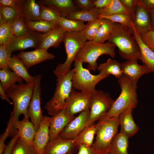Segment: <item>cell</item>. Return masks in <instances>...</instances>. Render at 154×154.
Listing matches in <instances>:
<instances>
[{"instance_id":"6da1fadb","label":"cell","mask_w":154,"mask_h":154,"mask_svg":"<svg viewBox=\"0 0 154 154\" xmlns=\"http://www.w3.org/2000/svg\"><path fill=\"white\" fill-rule=\"evenodd\" d=\"M108 42L114 44L123 58L140 59V52L138 44L131 32L122 25L115 23Z\"/></svg>"},{"instance_id":"7a4b0ae2","label":"cell","mask_w":154,"mask_h":154,"mask_svg":"<svg viewBox=\"0 0 154 154\" xmlns=\"http://www.w3.org/2000/svg\"><path fill=\"white\" fill-rule=\"evenodd\" d=\"M138 82L123 74L118 79L121 89L120 94L104 116H118L126 109L130 108L134 109L137 106L138 103L137 93Z\"/></svg>"},{"instance_id":"3957f363","label":"cell","mask_w":154,"mask_h":154,"mask_svg":"<svg viewBox=\"0 0 154 154\" xmlns=\"http://www.w3.org/2000/svg\"><path fill=\"white\" fill-rule=\"evenodd\" d=\"M96 124V136L92 147L98 154H107L117 133L119 116H104Z\"/></svg>"},{"instance_id":"277c9868","label":"cell","mask_w":154,"mask_h":154,"mask_svg":"<svg viewBox=\"0 0 154 154\" xmlns=\"http://www.w3.org/2000/svg\"><path fill=\"white\" fill-rule=\"evenodd\" d=\"M74 73L73 69L65 75L57 78L53 95L44 107L50 115L54 116L65 108L67 100L73 88L72 80Z\"/></svg>"},{"instance_id":"5b68a950","label":"cell","mask_w":154,"mask_h":154,"mask_svg":"<svg viewBox=\"0 0 154 154\" xmlns=\"http://www.w3.org/2000/svg\"><path fill=\"white\" fill-rule=\"evenodd\" d=\"M87 41L83 31L66 32L63 42L66 58L64 62L58 64L53 71L57 78L65 75L70 70L71 64L79 51Z\"/></svg>"},{"instance_id":"8992f818","label":"cell","mask_w":154,"mask_h":154,"mask_svg":"<svg viewBox=\"0 0 154 154\" xmlns=\"http://www.w3.org/2000/svg\"><path fill=\"white\" fill-rule=\"evenodd\" d=\"M34 85V82L30 83L23 82L13 86L5 91L8 97L13 101V109L12 112L15 123L21 114L29 117L27 108L32 96Z\"/></svg>"},{"instance_id":"52a82bcc","label":"cell","mask_w":154,"mask_h":154,"mask_svg":"<svg viewBox=\"0 0 154 154\" xmlns=\"http://www.w3.org/2000/svg\"><path fill=\"white\" fill-rule=\"evenodd\" d=\"M116 47L114 44L108 42L93 44L87 41L79 51L76 58L80 59L83 63H88L87 69L89 70L95 71L98 67L97 60L98 58L105 54L114 58Z\"/></svg>"},{"instance_id":"ba28073f","label":"cell","mask_w":154,"mask_h":154,"mask_svg":"<svg viewBox=\"0 0 154 154\" xmlns=\"http://www.w3.org/2000/svg\"><path fill=\"white\" fill-rule=\"evenodd\" d=\"M74 73L72 82V87L81 91L92 93L96 85L100 81L108 76L101 73L96 75L91 74L89 70L84 68L83 62L76 58L74 61Z\"/></svg>"},{"instance_id":"9c48e42d","label":"cell","mask_w":154,"mask_h":154,"mask_svg":"<svg viewBox=\"0 0 154 154\" xmlns=\"http://www.w3.org/2000/svg\"><path fill=\"white\" fill-rule=\"evenodd\" d=\"M114 101L108 93L95 90L92 92L89 117L86 127L103 117L110 110Z\"/></svg>"},{"instance_id":"30bf717a","label":"cell","mask_w":154,"mask_h":154,"mask_svg":"<svg viewBox=\"0 0 154 154\" xmlns=\"http://www.w3.org/2000/svg\"><path fill=\"white\" fill-rule=\"evenodd\" d=\"M34 76V85L31 99L27 108V113L31 121L37 131L44 116L41 106V89L40 74Z\"/></svg>"},{"instance_id":"8fae6325","label":"cell","mask_w":154,"mask_h":154,"mask_svg":"<svg viewBox=\"0 0 154 154\" xmlns=\"http://www.w3.org/2000/svg\"><path fill=\"white\" fill-rule=\"evenodd\" d=\"M43 34L29 29L28 33L24 36L19 37L15 36L6 46L11 53L18 50L22 51L28 48L37 49L39 48Z\"/></svg>"},{"instance_id":"7c38bea8","label":"cell","mask_w":154,"mask_h":154,"mask_svg":"<svg viewBox=\"0 0 154 154\" xmlns=\"http://www.w3.org/2000/svg\"><path fill=\"white\" fill-rule=\"evenodd\" d=\"M131 21L136 32L140 35L152 30L151 14L142 0H137Z\"/></svg>"},{"instance_id":"4fadbf2b","label":"cell","mask_w":154,"mask_h":154,"mask_svg":"<svg viewBox=\"0 0 154 154\" xmlns=\"http://www.w3.org/2000/svg\"><path fill=\"white\" fill-rule=\"evenodd\" d=\"M92 93L77 92L72 88L65 108L72 115L90 109Z\"/></svg>"},{"instance_id":"5bb4252c","label":"cell","mask_w":154,"mask_h":154,"mask_svg":"<svg viewBox=\"0 0 154 154\" xmlns=\"http://www.w3.org/2000/svg\"><path fill=\"white\" fill-rule=\"evenodd\" d=\"M90 109L80 113L72 120L61 132L59 135L70 139H73L87 126L89 120Z\"/></svg>"},{"instance_id":"9a60e30c","label":"cell","mask_w":154,"mask_h":154,"mask_svg":"<svg viewBox=\"0 0 154 154\" xmlns=\"http://www.w3.org/2000/svg\"><path fill=\"white\" fill-rule=\"evenodd\" d=\"M51 117L44 116L34 139L33 146L37 154H43L49 141V126Z\"/></svg>"},{"instance_id":"2e32d148","label":"cell","mask_w":154,"mask_h":154,"mask_svg":"<svg viewBox=\"0 0 154 154\" xmlns=\"http://www.w3.org/2000/svg\"><path fill=\"white\" fill-rule=\"evenodd\" d=\"M28 69L32 66L47 60H52L55 56L47 50L39 48L28 52L21 51L17 55Z\"/></svg>"},{"instance_id":"e0dca14e","label":"cell","mask_w":154,"mask_h":154,"mask_svg":"<svg viewBox=\"0 0 154 154\" xmlns=\"http://www.w3.org/2000/svg\"><path fill=\"white\" fill-rule=\"evenodd\" d=\"M74 118V116L67 112L65 109L51 117L49 129V141L57 138L61 132Z\"/></svg>"},{"instance_id":"ac0fdd59","label":"cell","mask_w":154,"mask_h":154,"mask_svg":"<svg viewBox=\"0 0 154 154\" xmlns=\"http://www.w3.org/2000/svg\"><path fill=\"white\" fill-rule=\"evenodd\" d=\"M75 146L73 139L58 135L56 139L49 141L43 154H69Z\"/></svg>"},{"instance_id":"d6986e66","label":"cell","mask_w":154,"mask_h":154,"mask_svg":"<svg viewBox=\"0 0 154 154\" xmlns=\"http://www.w3.org/2000/svg\"><path fill=\"white\" fill-rule=\"evenodd\" d=\"M137 60H127L121 63V68L123 75L132 80L138 81L142 76L151 72L145 64H139Z\"/></svg>"},{"instance_id":"ffe728a7","label":"cell","mask_w":154,"mask_h":154,"mask_svg":"<svg viewBox=\"0 0 154 154\" xmlns=\"http://www.w3.org/2000/svg\"><path fill=\"white\" fill-rule=\"evenodd\" d=\"M133 109L129 108L121 113L119 116L120 132L129 138L134 136L139 128L135 122L132 114Z\"/></svg>"},{"instance_id":"44dd1931","label":"cell","mask_w":154,"mask_h":154,"mask_svg":"<svg viewBox=\"0 0 154 154\" xmlns=\"http://www.w3.org/2000/svg\"><path fill=\"white\" fill-rule=\"evenodd\" d=\"M18 9L25 21L40 20V5L35 0H22Z\"/></svg>"},{"instance_id":"7402d4cb","label":"cell","mask_w":154,"mask_h":154,"mask_svg":"<svg viewBox=\"0 0 154 154\" xmlns=\"http://www.w3.org/2000/svg\"><path fill=\"white\" fill-rule=\"evenodd\" d=\"M66 32L59 26L43 33L39 48L47 50L50 47H58L63 42Z\"/></svg>"},{"instance_id":"603a6c76","label":"cell","mask_w":154,"mask_h":154,"mask_svg":"<svg viewBox=\"0 0 154 154\" xmlns=\"http://www.w3.org/2000/svg\"><path fill=\"white\" fill-rule=\"evenodd\" d=\"M29 117H24L21 120H18L15 123V128L19 138L26 143L33 146L36 133L35 128Z\"/></svg>"},{"instance_id":"cb8c5ba5","label":"cell","mask_w":154,"mask_h":154,"mask_svg":"<svg viewBox=\"0 0 154 154\" xmlns=\"http://www.w3.org/2000/svg\"><path fill=\"white\" fill-rule=\"evenodd\" d=\"M37 2L40 5L58 11L60 13L61 17L65 18L71 13L77 11L71 0H41Z\"/></svg>"},{"instance_id":"d4e9b609","label":"cell","mask_w":154,"mask_h":154,"mask_svg":"<svg viewBox=\"0 0 154 154\" xmlns=\"http://www.w3.org/2000/svg\"><path fill=\"white\" fill-rule=\"evenodd\" d=\"M133 35L139 47L140 52V60L154 73V52L149 48L142 41L140 35L135 29Z\"/></svg>"},{"instance_id":"484cf974","label":"cell","mask_w":154,"mask_h":154,"mask_svg":"<svg viewBox=\"0 0 154 154\" xmlns=\"http://www.w3.org/2000/svg\"><path fill=\"white\" fill-rule=\"evenodd\" d=\"M8 66L13 72L24 80L26 83H30L34 82V76L29 74L28 69L17 55L14 54L11 56Z\"/></svg>"},{"instance_id":"4316f807","label":"cell","mask_w":154,"mask_h":154,"mask_svg":"<svg viewBox=\"0 0 154 154\" xmlns=\"http://www.w3.org/2000/svg\"><path fill=\"white\" fill-rule=\"evenodd\" d=\"M97 69L100 73L108 76L112 75L117 79L123 75L121 63L114 60L108 59L106 62L99 64Z\"/></svg>"},{"instance_id":"83f0119b","label":"cell","mask_w":154,"mask_h":154,"mask_svg":"<svg viewBox=\"0 0 154 154\" xmlns=\"http://www.w3.org/2000/svg\"><path fill=\"white\" fill-rule=\"evenodd\" d=\"M115 24V23L109 19H104L103 23L100 27L94 38L92 41H87L93 44L104 43L106 40H108L110 38Z\"/></svg>"},{"instance_id":"f1b7e54d","label":"cell","mask_w":154,"mask_h":154,"mask_svg":"<svg viewBox=\"0 0 154 154\" xmlns=\"http://www.w3.org/2000/svg\"><path fill=\"white\" fill-rule=\"evenodd\" d=\"M96 124H92L85 127L73 139L75 146L81 144L92 146L96 131Z\"/></svg>"},{"instance_id":"f546056e","label":"cell","mask_w":154,"mask_h":154,"mask_svg":"<svg viewBox=\"0 0 154 154\" xmlns=\"http://www.w3.org/2000/svg\"><path fill=\"white\" fill-rule=\"evenodd\" d=\"M129 138L121 132L117 133L110 146L109 154H129Z\"/></svg>"},{"instance_id":"4dcf8cb0","label":"cell","mask_w":154,"mask_h":154,"mask_svg":"<svg viewBox=\"0 0 154 154\" xmlns=\"http://www.w3.org/2000/svg\"><path fill=\"white\" fill-rule=\"evenodd\" d=\"M99 15L110 16L123 14L132 17V14L122 4L120 0H111L109 3L105 7L98 9Z\"/></svg>"},{"instance_id":"1f68e13d","label":"cell","mask_w":154,"mask_h":154,"mask_svg":"<svg viewBox=\"0 0 154 154\" xmlns=\"http://www.w3.org/2000/svg\"><path fill=\"white\" fill-rule=\"evenodd\" d=\"M10 70L4 68L0 70V84L5 92L16 83L23 82L21 77Z\"/></svg>"},{"instance_id":"d6a6232c","label":"cell","mask_w":154,"mask_h":154,"mask_svg":"<svg viewBox=\"0 0 154 154\" xmlns=\"http://www.w3.org/2000/svg\"><path fill=\"white\" fill-rule=\"evenodd\" d=\"M99 14L96 8L89 10L76 11L70 14L66 18L67 19L88 22L98 19Z\"/></svg>"},{"instance_id":"836d02e7","label":"cell","mask_w":154,"mask_h":154,"mask_svg":"<svg viewBox=\"0 0 154 154\" xmlns=\"http://www.w3.org/2000/svg\"><path fill=\"white\" fill-rule=\"evenodd\" d=\"M27 29L30 30L45 33L59 27L55 22L43 20L25 21Z\"/></svg>"},{"instance_id":"e575fe53","label":"cell","mask_w":154,"mask_h":154,"mask_svg":"<svg viewBox=\"0 0 154 154\" xmlns=\"http://www.w3.org/2000/svg\"><path fill=\"white\" fill-rule=\"evenodd\" d=\"M57 23L66 32L83 31L86 25L83 21L69 19L61 16L59 17Z\"/></svg>"},{"instance_id":"d590c367","label":"cell","mask_w":154,"mask_h":154,"mask_svg":"<svg viewBox=\"0 0 154 154\" xmlns=\"http://www.w3.org/2000/svg\"><path fill=\"white\" fill-rule=\"evenodd\" d=\"M98 18L109 19L115 23L123 25L130 30L132 34L134 32L135 28L131 21V16L123 14L107 16L99 15Z\"/></svg>"},{"instance_id":"8d00e7d4","label":"cell","mask_w":154,"mask_h":154,"mask_svg":"<svg viewBox=\"0 0 154 154\" xmlns=\"http://www.w3.org/2000/svg\"><path fill=\"white\" fill-rule=\"evenodd\" d=\"M10 25L12 34L17 37L25 35L29 30L27 27L25 20L19 14Z\"/></svg>"},{"instance_id":"74e56055","label":"cell","mask_w":154,"mask_h":154,"mask_svg":"<svg viewBox=\"0 0 154 154\" xmlns=\"http://www.w3.org/2000/svg\"><path fill=\"white\" fill-rule=\"evenodd\" d=\"M19 14L16 8L0 5V23L10 24Z\"/></svg>"},{"instance_id":"f35d334b","label":"cell","mask_w":154,"mask_h":154,"mask_svg":"<svg viewBox=\"0 0 154 154\" xmlns=\"http://www.w3.org/2000/svg\"><path fill=\"white\" fill-rule=\"evenodd\" d=\"M104 20V19L98 18L88 22L83 31L87 40L91 41L94 38Z\"/></svg>"},{"instance_id":"ab89813d","label":"cell","mask_w":154,"mask_h":154,"mask_svg":"<svg viewBox=\"0 0 154 154\" xmlns=\"http://www.w3.org/2000/svg\"><path fill=\"white\" fill-rule=\"evenodd\" d=\"M40 5V20L52 22L58 24V19L61 16L60 13L51 8Z\"/></svg>"},{"instance_id":"60d3db41","label":"cell","mask_w":154,"mask_h":154,"mask_svg":"<svg viewBox=\"0 0 154 154\" xmlns=\"http://www.w3.org/2000/svg\"><path fill=\"white\" fill-rule=\"evenodd\" d=\"M15 123L13 118L12 113L10 116L9 120L8 122L7 127L4 132L1 135L0 137V154H3L6 146L5 142L7 138L13 131L17 132L15 128Z\"/></svg>"},{"instance_id":"b9f144b4","label":"cell","mask_w":154,"mask_h":154,"mask_svg":"<svg viewBox=\"0 0 154 154\" xmlns=\"http://www.w3.org/2000/svg\"><path fill=\"white\" fill-rule=\"evenodd\" d=\"M11 154H37L33 146L23 142L19 137L13 147Z\"/></svg>"},{"instance_id":"7bdbcfd3","label":"cell","mask_w":154,"mask_h":154,"mask_svg":"<svg viewBox=\"0 0 154 154\" xmlns=\"http://www.w3.org/2000/svg\"><path fill=\"white\" fill-rule=\"evenodd\" d=\"M14 36L11 31L10 24L0 23V45H7Z\"/></svg>"},{"instance_id":"ee69618b","label":"cell","mask_w":154,"mask_h":154,"mask_svg":"<svg viewBox=\"0 0 154 154\" xmlns=\"http://www.w3.org/2000/svg\"><path fill=\"white\" fill-rule=\"evenodd\" d=\"M11 54L6 45H0V69H10L8 66V64L11 57Z\"/></svg>"},{"instance_id":"f6af8a7d","label":"cell","mask_w":154,"mask_h":154,"mask_svg":"<svg viewBox=\"0 0 154 154\" xmlns=\"http://www.w3.org/2000/svg\"><path fill=\"white\" fill-rule=\"evenodd\" d=\"M140 35L143 42L154 52V31L151 30Z\"/></svg>"},{"instance_id":"bcb514c9","label":"cell","mask_w":154,"mask_h":154,"mask_svg":"<svg viewBox=\"0 0 154 154\" xmlns=\"http://www.w3.org/2000/svg\"><path fill=\"white\" fill-rule=\"evenodd\" d=\"M75 2L82 10H89L95 8L93 1L92 0H76Z\"/></svg>"},{"instance_id":"7dc6e473","label":"cell","mask_w":154,"mask_h":154,"mask_svg":"<svg viewBox=\"0 0 154 154\" xmlns=\"http://www.w3.org/2000/svg\"><path fill=\"white\" fill-rule=\"evenodd\" d=\"M77 147L78 151L76 154H98L92 146L81 144Z\"/></svg>"},{"instance_id":"c3c4849f","label":"cell","mask_w":154,"mask_h":154,"mask_svg":"<svg viewBox=\"0 0 154 154\" xmlns=\"http://www.w3.org/2000/svg\"><path fill=\"white\" fill-rule=\"evenodd\" d=\"M123 5L133 14L136 5L137 0H120Z\"/></svg>"},{"instance_id":"681fc988","label":"cell","mask_w":154,"mask_h":154,"mask_svg":"<svg viewBox=\"0 0 154 154\" xmlns=\"http://www.w3.org/2000/svg\"><path fill=\"white\" fill-rule=\"evenodd\" d=\"M19 137V135L18 133L15 134L6 146L3 154H11L14 146Z\"/></svg>"},{"instance_id":"f907efd6","label":"cell","mask_w":154,"mask_h":154,"mask_svg":"<svg viewBox=\"0 0 154 154\" xmlns=\"http://www.w3.org/2000/svg\"><path fill=\"white\" fill-rule=\"evenodd\" d=\"M22 0H0V5L10 7L18 9Z\"/></svg>"},{"instance_id":"816d5d0a","label":"cell","mask_w":154,"mask_h":154,"mask_svg":"<svg viewBox=\"0 0 154 154\" xmlns=\"http://www.w3.org/2000/svg\"><path fill=\"white\" fill-rule=\"evenodd\" d=\"M94 5L98 9H102L106 7L109 3L111 0H94Z\"/></svg>"},{"instance_id":"f5cc1de1","label":"cell","mask_w":154,"mask_h":154,"mask_svg":"<svg viewBox=\"0 0 154 154\" xmlns=\"http://www.w3.org/2000/svg\"><path fill=\"white\" fill-rule=\"evenodd\" d=\"M0 95L2 100H6L10 105L13 104V102H11L9 99L5 92L3 89L1 85L0 84Z\"/></svg>"},{"instance_id":"db71d44e","label":"cell","mask_w":154,"mask_h":154,"mask_svg":"<svg viewBox=\"0 0 154 154\" xmlns=\"http://www.w3.org/2000/svg\"><path fill=\"white\" fill-rule=\"evenodd\" d=\"M145 7L149 9H154V0H142Z\"/></svg>"},{"instance_id":"11a10c76","label":"cell","mask_w":154,"mask_h":154,"mask_svg":"<svg viewBox=\"0 0 154 154\" xmlns=\"http://www.w3.org/2000/svg\"><path fill=\"white\" fill-rule=\"evenodd\" d=\"M151 15L152 30L154 31V9H149Z\"/></svg>"},{"instance_id":"9f6ffc18","label":"cell","mask_w":154,"mask_h":154,"mask_svg":"<svg viewBox=\"0 0 154 154\" xmlns=\"http://www.w3.org/2000/svg\"><path fill=\"white\" fill-rule=\"evenodd\" d=\"M69 154H72V153L71 152V153H70Z\"/></svg>"},{"instance_id":"6f0895ef","label":"cell","mask_w":154,"mask_h":154,"mask_svg":"<svg viewBox=\"0 0 154 154\" xmlns=\"http://www.w3.org/2000/svg\"></svg>"}]
</instances>
